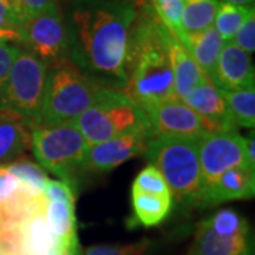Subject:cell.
Returning a JSON list of instances; mask_svg holds the SVG:
<instances>
[{
    "label": "cell",
    "instance_id": "cell-1",
    "mask_svg": "<svg viewBox=\"0 0 255 255\" xmlns=\"http://www.w3.org/2000/svg\"><path fill=\"white\" fill-rule=\"evenodd\" d=\"M135 17L133 0H71L70 60L101 87L124 91Z\"/></svg>",
    "mask_w": 255,
    "mask_h": 255
},
{
    "label": "cell",
    "instance_id": "cell-2",
    "mask_svg": "<svg viewBox=\"0 0 255 255\" xmlns=\"http://www.w3.org/2000/svg\"><path fill=\"white\" fill-rule=\"evenodd\" d=\"M136 17L129 33L127 87L124 94L145 112L160 102L177 98L164 31L147 0H133Z\"/></svg>",
    "mask_w": 255,
    "mask_h": 255
},
{
    "label": "cell",
    "instance_id": "cell-3",
    "mask_svg": "<svg viewBox=\"0 0 255 255\" xmlns=\"http://www.w3.org/2000/svg\"><path fill=\"white\" fill-rule=\"evenodd\" d=\"M102 88L71 60L48 67L36 128L74 124L95 102Z\"/></svg>",
    "mask_w": 255,
    "mask_h": 255
},
{
    "label": "cell",
    "instance_id": "cell-4",
    "mask_svg": "<svg viewBox=\"0 0 255 255\" xmlns=\"http://www.w3.org/2000/svg\"><path fill=\"white\" fill-rule=\"evenodd\" d=\"M145 156L162 173L172 200L184 207H200L203 179L197 139L155 137Z\"/></svg>",
    "mask_w": 255,
    "mask_h": 255
},
{
    "label": "cell",
    "instance_id": "cell-5",
    "mask_svg": "<svg viewBox=\"0 0 255 255\" xmlns=\"http://www.w3.org/2000/svg\"><path fill=\"white\" fill-rule=\"evenodd\" d=\"M31 150L38 164L77 191L88 145L74 124L31 129Z\"/></svg>",
    "mask_w": 255,
    "mask_h": 255
},
{
    "label": "cell",
    "instance_id": "cell-6",
    "mask_svg": "<svg viewBox=\"0 0 255 255\" xmlns=\"http://www.w3.org/2000/svg\"><path fill=\"white\" fill-rule=\"evenodd\" d=\"M147 124L142 110L118 90L102 88L95 102L74 122L91 146Z\"/></svg>",
    "mask_w": 255,
    "mask_h": 255
},
{
    "label": "cell",
    "instance_id": "cell-7",
    "mask_svg": "<svg viewBox=\"0 0 255 255\" xmlns=\"http://www.w3.org/2000/svg\"><path fill=\"white\" fill-rule=\"evenodd\" d=\"M47 70L43 61L18 47L7 78L3 110L18 115L31 129L36 128L41 110Z\"/></svg>",
    "mask_w": 255,
    "mask_h": 255
},
{
    "label": "cell",
    "instance_id": "cell-8",
    "mask_svg": "<svg viewBox=\"0 0 255 255\" xmlns=\"http://www.w3.org/2000/svg\"><path fill=\"white\" fill-rule=\"evenodd\" d=\"M18 31L23 48L47 67L70 60L68 26L60 6L24 20Z\"/></svg>",
    "mask_w": 255,
    "mask_h": 255
},
{
    "label": "cell",
    "instance_id": "cell-9",
    "mask_svg": "<svg viewBox=\"0 0 255 255\" xmlns=\"http://www.w3.org/2000/svg\"><path fill=\"white\" fill-rule=\"evenodd\" d=\"M197 150L203 193L228 169L247 164L244 137L237 130H210L197 139Z\"/></svg>",
    "mask_w": 255,
    "mask_h": 255
},
{
    "label": "cell",
    "instance_id": "cell-10",
    "mask_svg": "<svg viewBox=\"0 0 255 255\" xmlns=\"http://www.w3.org/2000/svg\"><path fill=\"white\" fill-rule=\"evenodd\" d=\"M0 247L6 255H67L48 227L44 211L16 224H0Z\"/></svg>",
    "mask_w": 255,
    "mask_h": 255
},
{
    "label": "cell",
    "instance_id": "cell-11",
    "mask_svg": "<svg viewBox=\"0 0 255 255\" xmlns=\"http://www.w3.org/2000/svg\"><path fill=\"white\" fill-rule=\"evenodd\" d=\"M153 139L149 124H145L122 135L88 146L84 173H108L133 157L145 156Z\"/></svg>",
    "mask_w": 255,
    "mask_h": 255
},
{
    "label": "cell",
    "instance_id": "cell-12",
    "mask_svg": "<svg viewBox=\"0 0 255 255\" xmlns=\"http://www.w3.org/2000/svg\"><path fill=\"white\" fill-rule=\"evenodd\" d=\"M143 114L155 137L199 139L210 130H216L180 98L160 102Z\"/></svg>",
    "mask_w": 255,
    "mask_h": 255
},
{
    "label": "cell",
    "instance_id": "cell-13",
    "mask_svg": "<svg viewBox=\"0 0 255 255\" xmlns=\"http://www.w3.org/2000/svg\"><path fill=\"white\" fill-rule=\"evenodd\" d=\"M211 80L221 91H238L254 87L255 68L251 55L233 41L224 43Z\"/></svg>",
    "mask_w": 255,
    "mask_h": 255
},
{
    "label": "cell",
    "instance_id": "cell-14",
    "mask_svg": "<svg viewBox=\"0 0 255 255\" xmlns=\"http://www.w3.org/2000/svg\"><path fill=\"white\" fill-rule=\"evenodd\" d=\"M182 101L191 110L196 111L201 118L206 119L216 130H237L231 121L221 91L209 77H206L197 87L187 92Z\"/></svg>",
    "mask_w": 255,
    "mask_h": 255
},
{
    "label": "cell",
    "instance_id": "cell-15",
    "mask_svg": "<svg viewBox=\"0 0 255 255\" xmlns=\"http://www.w3.org/2000/svg\"><path fill=\"white\" fill-rule=\"evenodd\" d=\"M255 194V169L241 164L228 169L209 190L203 193L200 207H211L224 201L250 200Z\"/></svg>",
    "mask_w": 255,
    "mask_h": 255
},
{
    "label": "cell",
    "instance_id": "cell-16",
    "mask_svg": "<svg viewBox=\"0 0 255 255\" xmlns=\"http://www.w3.org/2000/svg\"><path fill=\"white\" fill-rule=\"evenodd\" d=\"M164 41L173 73L174 94L177 98L182 100L187 92L197 87L207 75L203 73L199 64L194 61L189 50L167 28L164 31Z\"/></svg>",
    "mask_w": 255,
    "mask_h": 255
},
{
    "label": "cell",
    "instance_id": "cell-17",
    "mask_svg": "<svg viewBox=\"0 0 255 255\" xmlns=\"http://www.w3.org/2000/svg\"><path fill=\"white\" fill-rule=\"evenodd\" d=\"M48 227L61 243L67 255H80V241L77 236L75 199L68 200H46L44 207Z\"/></svg>",
    "mask_w": 255,
    "mask_h": 255
},
{
    "label": "cell",
    "instance_id": "cell-18",
    "mask_svg": "<svg viewBox=\"0 0 255 255\" xmlns=\"http://www.w3.org/2000/svg\"><path fill=\"white\" fill-rule=\"evenodd\" d=\"M180 43L189 50L203 73L211 78L216 64L219 61L220 53L224 47V40L220 37L214 26H210L197 33H184Z\"/></svg>",
    "mask_w": 255,
    "mask_h": 255
},
{
    "label": "cell",
    "instance_id": "cell-19",
    "mask_svg": "<svg viewBox=\"0 0 255 255\" xmlns=\"http://www.w3.org/2000/svg\"><path fill=\"white\" fill-rule=\"evenodd\" d=\"M31 145V128L18 115L0 110V162L21 155Z\"/></svg>",
    "mask_w": 255,
    "mask_h": 255
},
{
    "label": "cell",
    "instance_id": "cell-20",
    "mask_svg": "<svg viewBox=\"0 0 255 255\" xmlns=\"http://www.w3.org/2000/svg\"><path fill=\"white\" fill-rule=\"evenodd\" d=\"M250 248L246 237H221L213 233L201 220L196 226L194 240L187 255H241Z\"/></svg>",
    "mask_w": 255,
    "mask_h": 255
},
{
    "label": "cell",
    "instance_id": "cell-21",
    "mask_svg": "<svg viewBox=\"0 0 255 255\" xmlns=\"http://www.w3.org/2000/svg\"><path fill=\"white\" fill-rule=\"evenodd\" d=\"M173 206L172 196H157L132 191L133 217L143 227H155L163 221Z\"/></svg>",
    "mask_w": 255,
    "mask_h": 255
},
{
    "label": "cell",
    "instance_id": "cell-22",
    "mask_svg": "<svg viewBox=\"0 0 255 255\" xmlns=\"http://www.w3.org/2000/svg\"><path fill=\"white\" fill-rule=\"evenodd\" d=\"M6 167L17 179L20 190L33 197L44 196V190L50 182V177L40 164L34 163L26 157H20L17 160L6 164Z\"/></svg>",
    "mask_w": 255,
    "mask_h": 255
},
{
    "label": "cell",
    "instance_id": "cell-23",
    "mask_svg": "<svg viewBox=\"0 0 255 255\" xmlns=\"http://www.w3.org/2000/svg\"><path fill=\"white\" fill-rule=\"evenodd\" d=\"M221 91V90H220ZM234 127L254 129L255 127V88L238 91H221Z\"/></svg>",
    "mask_w": 255,
    "mask_h": 255
},
{
    "label": "cell",
    "instance_id": "cell-24",
    "mask_svg": "<svg viewBox=\"0 0 255 255\" xmlns=\"http://www.w3.org/2000/svg\"><path fill=\"white\" fill-rule=\"evenodd\" d=\"M220 0H183V31L197 33L213 26Z\"/></svg>",
    "mask_w": 255,
    "mask_h": 255
},
{
    "label": "cell",
    "instance_id": "cell-25",
    "mask_svg": "<svg viewBox=\"0 0 255 255\" xmlns=\"http://www.w3.org/2000/svg\"><path fill=\"white\" fill-rule=\"evenodd\" d=\"M253 11H255L254 6H240L220 0L213 26L217 30L220 37L224 40V43H227L234 38L238 28L243 26L246 18Z\"/></svg>",
    "mask_w": 255,
    "mask_h": 255
},
{
    "label": "cell",
    "instance_id": "cell-26",
    "mask_svg": "<svg viewBox=\"0 0 255 255\" xmlns=\"http://www.w3.org/2000/svg\"><path fill=\"white\" fill-rule=\"evenodd\" d=\"M203 221L213 233L221 237H246L250 231L247 220L231 209L219 210Z\"/></svg>",
    "mask_w": 255,
    "mask_h": 255
},
{
    "label": "cell",
    "instance_id": "cell-27",
    "mask_svg": "<svg viewBox=\"0 0 255 255\" xmlns=\"http://www.w3.org/2000/svg\"><path fill=\"white\" fill-rule=\"evenodd\" d=\"M157 18L170 33L180 41L184 36L183 31V0H147Z\"/></svg>",
    "mask_w": 255,
    "mask_h": 255
},
{
    "label": "cell",
    "instance_id": "cell-28",
    "mask_svg": "<svg viewBox=\"0 0 255 255\" xmlns=\"http://www.w3.org/2000/svg\"><path fill=\"white\" fill-rule=\"evenodd\" d=\"M132 191H140V193H149L157 196H170V190L167 187V183L164 182L162 173L150 163L137 173L132 184Z\"/></svg>",
    "mask_w": 255,
    "mask_h": 255
},
{
    "label": "cell",
    "instance_id": "cell-29",
    "mask_svg": "<svg viewBox=\"0 0 255 255\" xmlns=\"http://www.w3.org/2000/svg\"><path fill=\"white\" fill-rule=\"evenodd\" d=\"M152 243L140 240L124 246H94L81 250L80 255H149Z\"/></svg>",
    "mask_w": 255,
    "mask_h": 255
},
{
    "label": "cell",
    "instance_id": "cell-30",
    "mask_svg": "<svg viewBox=\"0 0 255 255\" xmlns=\"http://www.w3.org/2000/svg\"><path fill=\"white\" fill-rule=\"evenodd\" d=\"M18 46H11L7 43H0V110L4 105V92L7 85L10 68L17 54Z\"/></svg>",
    "mask_w": 255,
    "mask_h": 255
},
{
    "label": "cell",
    "instance_id": "cell-31",
    "mask_svg": "<svg viewBox=\"0 0 255 255\" xmlns=\"http://www.w3.org/2000/svg\"><path fill=\"white\" fill-rule=\"evenodd\" d=\"M11 1L21 21L40 14L51 7L60 6V0H11Z\"/></svg>",
    "mask_w": 255,
    "mask_h": 255
},
{
    "label": "cell",
    "instance_id": "cell-32",
    "mask_svg": "<svg viewBox=\"0 0 255 255\" xmlns=\"http://www.w3.org/2000/svg\"><path fill=\"white\" fill-rule=\"evenodd\" d=\"M237 47H240L247 54H253L255 51V11H253L243 26L238 28L234 38L231 40Z\"/></svg>",
    "mask_w": 255,
    "mask_h": 255
},
{
    "label": "cell",
    "instance_id": "cell-33",
    "mask_svg": "<svg viewBox=\"0 0 255 255\" xmlns=\"http://www.w3.org/2000/svg\"><path fill=\"white\" fill-rule=\"evenodd\" d=\"M18 190L17 179L10 173L6 164H0V203L7 201Z\"/></svg>",
    "mask_w": 255,
    "mask_h": 255
},
{
    "label": "cell",
    "instance_id": "cell-34",
    "mask_svg": "<svg viewBox=\"0 0 255 255\" xmlns=\"http://www.w3.org/2000/svg\"><path fill=\"white\" fill-rule=\"evenodd\" d=\"M21 18L14 9L11 0H0V26L18 28L21 26Z\"/></svg>",
    "mask_w": 255,
    "mask_h": 255
},
{
    "label": "cell",
    "instance_id": "cell-35",
    "mask_svg": "<svg viewBox=\"0 0 255 255\" xmlns=\"http://www.w3.org/2000/svg\"><path fill=\"white\" fill-rule=\"evenodd\" d=\"M244 152H246L247 164L255 169V135L254 129H251L250 136L244 137Z\"/></svg>",
    "mask_w": 255,
    "mask_h": 255
},
{
    "label": "cell",
    "instance_id": "cell-36",
    "mask_svg": "<svg viewBox=\"0 0 255 255\" xmlns=\"http://www.w3.org/2000/svg\"><path fill=\"white\" fill-rule=\"evenodd\" d=\"M0 43H13V44H21V36L18 28L4 27L0 26Z\"/></svg>",
    "mask_w": 255,
    "mask_h": 255
},
{
    "label": "cell",
    "instance_id": "cell-37",
    "mask_svg": "<svg viewBox=\"0 0 255 255\" xmlns=\"http://www.w3.org/2000/svg\"><path fill=\"white\" fill-rule=\"evenodd\" d=\"M221 1H228L240 6H254V0H221Z\"/></svg>",
    "mask_w": 255,
    "mask_h": 255
},
{
    "label": "cell",
    "instance_id": "cell-38",
    "mask_svg": "<svg viewBox=\"0 0 255 255\" xmlns=\"http://www.w3.org/2000/svg\"><path fill=\"white\" fill-rule=\"evenodd\" d=\"M241 255H253V250H251V248H248L246 253H244V254H241Z\"/></svg>",
    "mask_w": 255,
    "mask_h": 255
}]
</instances>
